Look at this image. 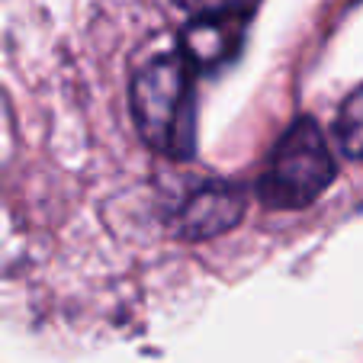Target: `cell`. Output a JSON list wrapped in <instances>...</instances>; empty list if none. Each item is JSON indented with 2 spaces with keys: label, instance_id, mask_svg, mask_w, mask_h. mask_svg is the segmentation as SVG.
I'll list each match as a JSON object with an SVG mask.
<instances>
[{
  "label": "cell",
  "instance_id": "6da1fadb",
  "mask_svg": "<svg viewBox=\"0 0 363 363\" xmlns=\"http://www.w3.org/2000/svg\"><path fill=\"white\" fill-rule=\"evenodd\" d=\"M184 55H161L135 71L129 90L132 119L151 148L190 158L196 145V84Z\"/></svg>",
  "mask_w": 363,
  "mask_h": 363
},
{
  "label": "cell",
  "instance_id": "7a4b0ae2",
  "mask_svg": "<svg viewBox=\"0 0 363 363\" xmlns=\"http://www.w3.org/2000/svg\"><path fill=\"white\" fill-rule=\"evenodd\" d=\"M335 180V158L315 119H296L277 142L261 177V199L270 209H302L315 203Z\"/></svg>",
  "mask_w": 363,
  "mask_h": 363
},
{
  "label": "cell",
  "instance_id": "3957f363",
  "mask_svg": "<svg viewBox=\"0 0 363 363\" xmlns=\"http://www.w3.org/2000/svg\"><path fill=\"white\" fill-rule=\"evenodd\" d=\"M247 209V193L235 184H206L186 199L174 216V232L180 238L203 241L232 232Z\"/></svg>",
  "mask_w": 363,
  "mask_h": 363
},
{
  "label": "cell",
  "instance_id": "277c9868",
  "mask_svg": "<svg viewBox=\"0 0 363 363\" xmlns=\"http://www.w3.org/2000/svg\"><path fill=\"white\" fill-rule=\"evenodd\" d=\"M247 13H209L193 16V23L180 35V55L196 71H213L232 62L245 42Z\"/></svg>",
  "mask_w": 363,
  "mask_h": 363
},
{
  "label": "cell",
  "instance_id": "5b68a950",
  "mask_svg": "<svg viewBox=\"0 0 363 363\" xmlns=\"http://www.w3.org/2000/svg\"><path fill=\"white\" fill-rule=\"evenodd\" d=\"M335 132H337V145H341L344 155L363 158V87H357L344 100L341 113H337Z\"/></svg>",
  "mask_w": 363,
  "mask_h": 363
},
{
  "label": "cell",
  "instance_id": "8992f818",
  "mask_svg": "<svg viewBox=\"0 0 363 363\" xmlns=\"http://www.w3.org/2000/svg\"><path fill=\"white\" fill-rule=\"evenodd\" d=\"M257 0H177V7L190 10L193 16H209V13H247L251 16Z\"/></svg>",
  "mask_w": 363,
  "mask_h": 363
}]
</instances>
